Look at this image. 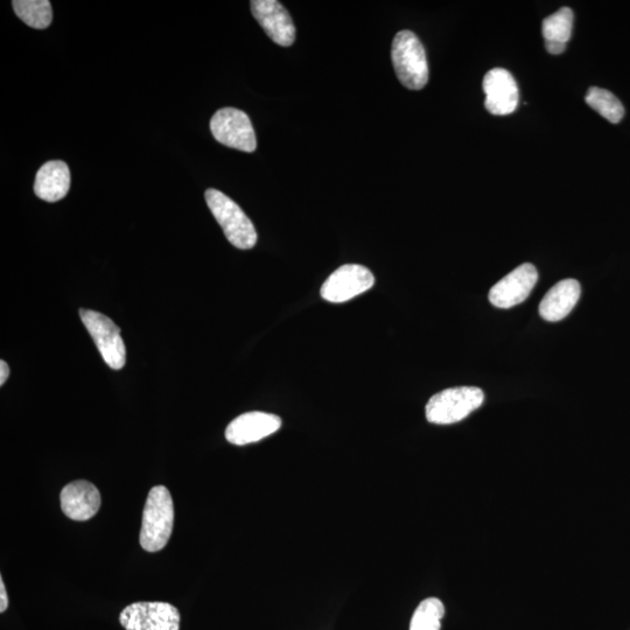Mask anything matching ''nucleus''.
I'll use <instances>...</instances> for the list:
<instances>
[{
	"label": "nucleus",
	"instance_id": "nucleus-1",
	"mask_svg": "<svg viewBox=\"0 0 630 630\" xmlns=\"http://www.w3.org/2000/svg\"><path fill=\"white\" fill-rule=\"evenodd\" d=\"M174 525V506L164 486L153 487L145 503L139 542L147 552L163 550L170 541Z\"/></svg>",
	"mask_w": 630,
	"mask_h": 630
},
{
	"label": "nucleus",
	"instance_id": "nucleus-2",
	"mask_svg": "<svg viewBox=\"0 0 630 630\" xmlns=\"http://www.w3.org/2000/svg\"><path fill=\"white\" fill-rule=\"evenodd\" d=\"M392 65L399 82L410 90L423 89L429 82V65L425 48L411 31L396 34L391 47Z\"/></svg>",
	"mask_w": 630,
	"mask_h": 630
},
{
	"label": "nucleus",
	"instance_id": "nucleus-3",
	"mask_svg": "<svg viewBox=\"0 0 630 630\" xmlns=\"http://www.w3.org/2000/svg\"><path fill=\"white\" fill-rule=\"evenodd\" d=\"M205 198L210 212L220 224L227 240L238 249L254 248L258 238L257 231L241 207L214 188L207 189Z\"/></svg>",
	"mask_w": 630,
	"mask_h": 630
},
{
	"label": "nucleus",
	"instance_id": "nucleus-4",
	"mask_svg": "<svg viewBox=\"0 0 630 630\" xmlns=\"http://www.w3.org/2000/svg\"><path fill=\"white\" fill-rule=\"evenodd\" d=\"M483 401H485V394L479 388L446 389L431 397L425 409L426 419L437 425L459 423L478 410Z\"/></svg>",
	"mask_w": 630,
	"mask_h": 630
},
{
	"label": "nucleus",
	"instance_id": "nucleus-5",
	"mask_svg": "<svg viewBox=\"0 0 630 630\" xmlns=\"http://www.w3.org/2000/svg\"><path fill=\"white\" fill-rule=\"evenodd\" d=\"M80 317L104 362L111 369L121 370L126 362V348L121 336V329L107 315L100 312L82 308Z\"/></svg>",
	"mask_w": 630,
	"mask_h": 630
},
{
	"label": "nucleus",
	"instance_id": "nucleus-6",
	"mask_svg": "<svg viewBox=\"0 0 630 630\" xmlns=\"http://www.w3.org/2000/svg\"><path fill=\"white\" fill-rule=\"evenodd\" d=\"M217 142L242 152H254L257 147L256 133L250 118L244 111L223 108L215 112L210 121Z\"/></svg>",
	"mask_w": 630,
	"mask_h": 630
},
{
	"label": "nucleus",
	"instance_id": "nucleus-7",
	"mask_svg": "<svg viewBox=\"0 0 630 630\" xmlns=\"http://www.w3.org/2000/svg\"><path fill=\"white\" fill-rule=\"evenodd\" d=\"M180 620L178 609L167 602H136L119 615L126 630H179Z\"/></svg>",
	"mask_w": 630,
	"mask_h": 630
},
{
	"label": "nucleus",
	"instance_id": "nucleus-8",
	"mask_svg": "<svg viewBox=\"0 0 630 630\" xmlns=\"http://www.w3.org/2000/svg\"><path fill=\"white\" fill-rule=\"evenodd\" d=\"M375 277L366 266L346 264L332 273L321 287V297L329 303L340 304L367 292Z\"/></svg>",
	"mask_w": 630,
	"mask_h": 630
},
{
	"label": "nucleus",
	"instance_id": "nucleus-9",
	"mask_svg": "<svg viewBox=\"0 0 630 630\" xmlns=\"http://www.w3.org/2000/svg\"><path fill=\"white\" fill-rule=\"evenodd\" d=\"M538 280L534 265L525 263L503 277L489 291V301L495 307L511 308L523 303Z\"/></svg>",
	"mask_w": 630,
	"mask_h": 630
},
{
	"label": "nucleus",
	"instance_id": "nucleus-10",
	"mask_svg": "<svg viewBox=\"0 0 630 630\" xmlns=\"http://www.w3.org/2000/svg\"><path fill=\"white\" fill-rule=\"evenodd\" d=\"M485 91V107L494 116H508L513 114L520 103V91L514 76L507 69L494 68L489 70L483 79Z\"/></svg>",
	"mask_w": 630,
	"mask_h": 630
},
{
	"label": "nucleus",
	"instance_id": "nucleus-11",
	"mask_svg": "<svg viewBox=\"0 0 630 630\" xmlns=\"http://www.w3.org/2000/svg\"><path fill=\"white\" fill-rule=\"evenodd\" d=\"M250 5L258 24L275 44L283 47L293 45L296 26L282 3L277 0H252Z\"/></svg>",
	"mask_w": 630,
	"mask_h": 630
},
{
	"label": "nucleus",
	"instance_id": "nucleus-12",
	"mask_svg": "<svg viewBox=\"0 0 630 630\" xmlns=\"http://www.w3.org/2000/svg\"><path fill=\"white\" fill-rule=\"evenodd\" d=\"M282 426V419L272 413L248 412L238 416L226 430V439L237 446L257 443L277 432Z\"/></svg>",
	"mask_w": 630,
	"mask_h": 630
},
{
	"label": "nucleus",
	"instance_id": "nucleus-13",
	"mask_svg": "<svg viewBox=\"0 0 630 630\" xmlns=\"http://www.w3.org/2000/svg\"><path fill=\"white\" fill-rule=\"evenodd\" d=\"M61 508L70 520L84 522L93 518L101 507V494L88 481L79 480L62 489Z\"/></svg>",
	"mask_w": 630,
	"mask_h": 630
},
{
	"label": "nucleus",
	"instance_id": "nucleus-14",
	"mask_svg": "<svg viewBox=\"0 0 630 630\" xmlns=\"http://www.w3.org/2000/svg\"><path fill=\"white\" fill-rule=\"evenodd\" d=\"M581 287L576 279H564L545 294L539 304V314L550 322L563 320L569 315L580 298Z\"/></svg>",
	"mask_w": 630,
	"mask_h": 630
},
{
	"label": "nucleus",
	"instance_id": "nucleus-15",
	"mask_svg": "<svg viewBox=\"0 0 630 630\" xmlns=\"http://www.w3.org/2000/svg\"><path fill=\"white\" fill-rule=\"evenodd\" d=\"M69 188V167L60 160L48 161L42 165L35 177L34 193L46 202L62 200L68 194Z\"/></svg>",
	"mask_w": 630,
	"mask_h": 630
},
{
	"label": "nucleus",
	"instance_id": "nucleus-16",
	"mask_svg": "<svg viewBox=\"0 0 630 630\" xmlns=\"http://www.w3.org/2000/svg\"><path fill=\"white\" fill-rule=\"evenodd\" d=\"M573 19L574 14L570 7H562L543 20L542 33L546 51L550 54L559 55L565 52L572 35Z\"/></svg>",
	"mask_w": 630,
	"mask_h": 630
},
{
	"label": "nucleus",
	"instance_id": "nucleus-17",
	"mask_svg": "<svg viewBox=\"0 0 630 630\" xmlns=\"http://www.w3.org/2000/svg\"><path fill=\"white\" fill-rule=\"evenodd\" d=\"M12 6L17 16L35 30H45L52 23V4L48 0H14Z\"/></svg>",
	"mask_w": 630,
	"mask_h": 630
},
{
	"label": "nucleus",
	"instance_id": "nucleus-18",
	"mask_svg": "<svg viewBox=\"0 0 630 630\" xmlns=\"http://www.w3.org/2000/svg\"><path fill=\"white\" fill-rule=\"evenodd\" d=\"M585 101L594 111L613 124L620 123L625 116V108L619 98L606 89L591 87Z\"/></svg>",
	"mask_w": 630,
	"mask_h": 630
},
{
	"label": "nucleus",
	"instance_id": "nucleus-19",
	"mask_svg": "<svg viewBox=\"0 0 630 630\" xmlns=\"http://www.w3.org/2000/svg\"><path fill=\"white\" fill-rule=\"evenodd\" d=\"M444 615L443 602L438 598H427L420 602L413 613L410 630H440Z\"/></svg>",
	"mask_w": 630,
	"mask_h": 630
},
{
	"label": "nucleus",
	"instance_id": "nucleus-20",
	"mask_svg": "<svg viewBox=\"0 0 630 630\" xmlns=\"http://www.w3.org/2000/svg\"><path fill=\"white\" fill-rule=\"evenodd\" d=\"M7 607H9V597H7L3 579H0V612L4 613Z\"/></svg>",
	"mask_w": 630,
	"mask_h": 630
},
{
	"label": "nucleus",
	"instance_id": "nucleus-21",
	"mask_svg": "<svg viewBox=\"0 0 630 630\" xmlns=\"http://www.w3.org/2000/svg\"><path fill=\"white\" fill-rule=\"evenodd\" d=\"M10 376L9 364L5 361L0 362V385H4Z\"/></svg>",
	"mask_w": 630,
	"mask_h": 630
}]
</instances>
